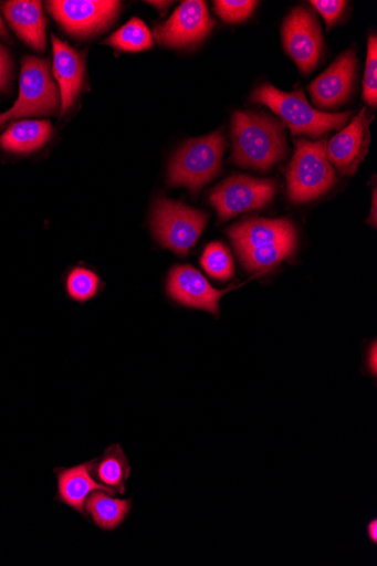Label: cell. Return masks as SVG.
I'll return each mask as SVG.
<instances>
[{
    "label": "cell",
    "instance_id": "44dd1931",
    "mask_svg": "<svg viewBox=\"0 0 377 566\" xmlns=\"http://www.w3.org/2000/svg\"><path fill=\"white\" fill-rule=\"evenodd\" d=\"M105 43L128 51V53H138V51L150 49L154 41L146 24L139 19H133L107 39Z\"/></svg>",
    "mask_w": 377,
    "mask_h": 566
},
{
    "label": "cell",
    "instance_id": "7402d4cb",
    "mask_svg": "<svg viewBox=\"0 0 377 566\" xmlns=\"http://www.w3.org/2000/svg\"><path fill=\"white\" fill-rule=\"evenodd\" d=\"M201 266L213 279L229 280L234 266L230 251L220 242H212L203 251Z\"/></svg>",
    "mask_w": 377,
    "mask_h": 566
},
{
    "label": "cell",
    "instance_id": "3957f363",
    "mask_svg": "<svg viewBox=\"0 0 377 566\" xmlns=\"http://www.w3.org/2000/svg\"><path fill=\"white\" fill-rule=\"evenodd\" d=\"M251 99L271 108L291 128L293 135L305 134L313 138L342 128L352 117V112L327 114L310 106L304 93H285L271 84L259 86Z\"/></svg>",
    "mask_w": 377,
    "mask_h": 566
},
{
    "label": "cell",
    "instance_id": "2e32d148",
    "mask_svg": "<svg viewBox=\"0 0 377 566\" xmlns=\"http://www.w3.org/2000/svg\"><path fill=\"white\" fill-rule=\"evenodd\" d=\"M53 46V73L61 88L62 116L73 106L84 78L85 62L78 51L63 42L55 34L51 35Z\"/></svg>",
    "mask_w": 377,
    "mask_h": 566
},
{
    "label": "cell",
    "instance_id": "6da1fadb",
    "mask_svg": "<svg viewBox=\"0 0 377 566\" xmlns=\"http://www.w3.org/2000/svg\"><path fill=\"white\" fill-rule=\"evenodd\" d=\"M250 272H264L291 256L297 245L296 230L289 220L251 219L228 231Z\"/></svg>",
    "mask_w": 377,
    "mask_h": 566
},
{
    "label": "cell",
    "instance_id": "7c38bea8",
    "mask_svg": "<svg viewBox=\"0 0 377 566\" xmlns=\"http://www.w3.org/2000/svg\"><path fill=\"white\" fill-rule=\"evenodd\" d=\"M233 289H213L203 275L189 265L174 268L168 280V294L172 300L217 317L220 316L221 297Z\"/></svg>",
    "mask_w": 377,
    "mask_h": 566
},
{
    "label": "cell",
    "instance_id": "484cf974",
    "mask_svg": "<svg viewBox=\"0 0 377 566\" xmlns=\"http://www.w3.org/2000/svg\"><path fill=\"white\" fill-rule=\"evenodd\" d=\"M311 4L326 20L331 29L342 15L347 3L342 0H313Z\"/></svg>",
    "mask_w": 377,
    "mask_h": 566
},
{
    "label": "cell",
    "instance_id": "52a82bcc",
    "mask_svg": "<svg viewBox=\"0 0 377 566\" xmlns=\"http://www.w3.org/2000/svg\"><path fill=\"white\" fill-rule=\"evenodd\" d=\"M208 216L174 200H156L151 228L156 240L179 255H187L206 228Z\"/></svg>",
    "mask_w": 377,
    "mask_h": 566
},
{
    "label": "cell",
    "instance_id": "cb8c5ba5",
    "mask_svg": "<svg viewBox=\"0 0 377 566\" xmlns=\"http://www.w3.org/2000/svg\"><path fill=\"white\" fill-rule=\"evenodd\" d=\"M367 49L363 97L367 105L375 108L377 103V40L375 34L369 36Z\"/></svg>",
    "mask_w": 377,
    "mask_h": 566
},
{
    "label": "cell",
    "instance_id": "30bf717a",
    "mask_svg": "<svg viewBox=\"0 0 377 566\" xmlns=\"http://www.w3.org/2000/svg\"><path fill=\"white\" fill-rule=\"evenodd\" d=\"M214 20L210 18L205 2L188 0L182 3L165 24L154 30L157 42L169 48H185L199 43L211 31Z\"/></svg>",
    "mask_w": 377,
    "mask_h": 566
},
{
    "label": "cell",
    "instance_id": "83f0119b",
    "mask_svg": "<svg viewBox=\"0 0 377 566\" xmlns=\"http://www.w3.org/2000/svg\"><path fill=\"white\" fill-rule=\"evenodd\" d=\"M367 367L373 376L377 374V347L376 342H374L367 354Z\"/></svg>",
    "mask_w": 377,
    "mask_h": 566
},
{
    "label": "cell",
    "instance_id": "f1b7e54d",
    "mask_svg": "<svg viewBox=\"0 0 377 566\" xmlns=\"http://www.w3.org/2000/svg\"><path fill=\"white\" fill-rule=\"evenodd\" d=\"M367 537L368 539L376 545L377 543V521L376 520H373L368 525H367Z\"/></svg>",
    "mask_w": 377,
    "mask_h": 566
},
{
    "label": "cell",
    "instance_id": "ba28073f",
    "mask_svg": "<svg viewBox=\"0 0 377 566\" xmlns=\"http://www.w3.org/2000/svg\"><path fill=\"white\" fill-rule=\"evenodd\" d=\"M276 193L275 182L234 176L226 180L210 195V202L222 221L243 212L263 208Z\"/></svg>",
    "mask_w": 377,
    "mask_h": 566
},
{
    "label": "cell",
    "instance_id": "7a4b0ae2",
    "mask_svg": "<svg viewBox=\"0 0 377 566\" xmlns=\"http://www.w3.org/2000/svg\"><path fill=\"white\" fill-rule=\"evenodd\" d=\"M232 139L233 159L243 168L265 171L285 157L284 127L266 116L235 113Z\"/></svg>",
    "mask_w": 377,
    "mask_h": 566
},
{
    "label": "cell",
    "instance_id": "9a60e30c",
    "mask_svg": "<svg viewBox=\"0 0 377 566\" xmlns=\"http://www.w3.org/2000/svg\"><path fill=\"white\" fill-rule=\"evenodd\" d=\"M57 478L56 501L73 509L87 520L85 504L95 491H103L112 495L118 493L98 483L92 474V460L71 469L60 468L55 471Z\"/></svg>",
    "mask_w": 377,
    "mask_h": 566
},
{
    "label": "cell",
    "instance_id": "4dcf8cb0",
    "mask_svg": "<svg viewBox=\"0 0 377 566\" xmlns=\"http://www.w3.org/2000/svg\"><path fill=\"white\" fill-rule=\"evenodd\" d=\"M149 4L159 8L160 10H165L168 8L171 3L170 2H148Z\"/></svg>",
    "mask_w": 377,
    "mask_h": 566
},
{
    "label": "cell",
    "instance_id": "ffe728a7",
    "mask_svg": "<svg viewBox=\"0 0 377 566\" xmlns=\"http://www.w3.org/2000/svg\"><path fill=\"white\" fill-rule=\"evenodd\" d=\"M52 132L51 124L45 120L17 122L0 136V146L15 154L32 153L49 140Z\"/></svg>",
    "mask_w": 377,
    "mask_h": 566
},
{
    "label": "cell",
    "instance_id": "f546056e",
    "mask_svg": "<svg viewBox=\"0 0 377 566\" xmlns=\"http://www.w3.org/2000/svg\"><path fill=\"white\" fill-rule=\"evenodd\" d=\"M373 211H371V219H369V223L371 222V224L374 227H376V190H374V195H373Z\"/></svg>",
    "mask_w": 377,
    "mask_h": 566
},
{
    "label": "cell",
    "instance_id": "5b68a950",
    "mask_svg": "<svg viewBox=\"0 0 377 566\" xmlns=\"http://www.w3.org/2000/svg\"><path fill=\"white\" fill-rule=\"evenodd\" d=\"M227 146L221 132L189 140L170 164L169 185L187 187L196 195L219 175Z\"/></svg>",
    "mask_w": 377,
    "mask_h": 566
},
{
    "label": "cell",
    "instance_id": "ac0fdd59",
    "mask_svg": "<svg viewBox=\"0 0 377 566\" xmlns=\"http://www.w3.org/2000/svg\"><path fill=\"white\" fill-rule=\"evenodd\" d=\"M133 509V499H115L103 492H93L86 501L87 520L104 532H115L122 527Z\"/></svg>",
    "mask_w": 377,
    "mask_h": 566
},
{
    "label": "cell",
    "instance_id": "603a6c76",
    "mask_svg": "<svg viewBox=\"0 0 377 566\" xmlns=\"http://www.w3.org/2000/svg\"><path fill=\"white\" fill-rule=\"evenodd\" d=\"M98 286L100 277L83 268L74 269L66 281L69 295L81 303L92 300L97 294Z\"/></svg>",
    "mask_w": 377,
    "mask_h": 566
},
{
    "label": "cell",
    "instance_id": "277c9868",
    "mask_svg": "<svg viewBox=\"0 0 377 566\" xmlns=\"http://www.w3.org/2000/svg\"><path fill=\"white\" fill-rule=\"evenodd\" d=\"M326 139L295 140L294 158L289 167V196L294 202L313 200L336 184V174L327 157Z\"/></svg>",
    "mask_w": 377,
    "mask_h": 566
},
{
    "label": "cell",
    "instance_id": "4fadbf2b",
    "mask_svg": "<svg viewBox=\"0 0 377 566\" xmlns=\"http://www.w3.org/2000/svg\"><path fill=\"white\" fill-rule=\"evenodd\" d=\"M363 109L343 132L336 135L327 145V157L342 175L352 176L366 157L370 144L369 125Z\"/></svg>",
    "mask_w": 377,
    "mask_h": 566
},
{
    "label": "cell",
    "instance_id": "1f68e13d",
    "mask_svg": "<svg viewBox=\"0 0 377 566\" xmlns=\"http://www.w3.org/2000/svg\"><path fill=\"white\" fill-rule=\"evenodd\" d=\"M0 36L8 38V30L4 25L2 18H0Z\"/></svg>",
    "mask_w": 377,
    "mask_h": 566
},
{
    "label": "cell",
    "instance_id": "9c48e42d",
    "mask_svg": "<svg viewBox=\"0 0 377 566\" xmlns=\"http://www.w3.org/2000/svg\"><path fill=\"white\" fill-rule=\"evenodd\" d=\"M46 8L69 33L84 38L109 27L118 15L121 3L113 0H55L48 2Z\"/></svg>",
    "mask_w": 377,
    "mask_h": 566
},
{
    "label": "cell",
    "instance_id": "d4e9b609",
    "mask_svg": "<svg viewBox=\"0 0 377 566\" xmlns=\"http://www.w3.org/2000/svg\"><path fill=\"white\" fill-rule=\"evenodd\" d=\"M214 12L226 22L238 23L247 20L256 7L252 0H219L214 2Z\"/></svg>",
    "mask_w": 377,
    "mask_h": 566
},
{
    "label": "cell",
    "instance_id": "d6986e66",
    "mask_svg": "<svg viewBox=\"0 0 377 566\" xmlns=\"http://www.w3.org/2000/svg\"><path fill=\"white\" fill-rule=\"evenodd\" d=\"M92 474L94 479L115 490L118 494H126V483L130 478L132 468L128 457L121 444L107 447L97 458L92 459Z\"/></svg>",
    "mask_w": 377,
    "mask_h": 566
},
{
    "label": "cell",
    "instance_id": "4316f807",
    "mask_svg": "<svg viewBox=\"0 0 377 566\" xmlns=\"http://www.w3.org/2000/svg\"><path fill=\"white\" fill-rule=\"evenodd\" d=\"M12 63L9 51L0 44V91H7L10 86Z\"/></svg>",
    "mask_w": 377,
    "mask_h": 566
},
{
    "label": "cell",
    "instance_id": "5bb4252c",
    "mask_svg": "<svg viewBox=\"0 0 377 566\" xmlns=\"http://www.w3.org/2000/svg\"><path fill=\"white\" fill-rule=\"evenodd\" d=\"M356 67L354 51L348 50L321 74L308 87L315 106L322 109L341 107L352 94Z\"/></svg>",
    "mask_w": 377,
    "mask_h": 566
},
{
    "label": "cell",
    "instance_id": "8992f818",
    "mask_svg": "<svg viewBox=\"0 0 377 566\" xmlns=\"http://www.w3.org/2000/svg\"><path fill=\"white\" fill-rule=\"evenodd\" d=\"M60 105V91L51 77L49 61L28 56L22 62L19 98L9 112L0 114V129L20 118L56 114Z\"/></svg>",
    "mask_w": 377,
    "mask_h": 566
},
{
    "label": "cell",
    "instance_id": "e0dca14e",
    "mask_svg": "<svg viewBox=\"0 0 377 566\" xmlns=\"http://www.w3.org/2000/svg\"><path fill=\"white\" fill-rule=\"evenodd\" d=\"M4 15L18 36L36 51L46 45V20L42 3L32 0H12L3 8Z\"/></svg>",
    "mask_w": 377,
    "mask_h": 566
},
{
    "label": "cell",
    "instance_id": "8fae6325",
    "mask_svg": "<svg viewBox=\"0 0 377 566\" xmlns=\"http://www.w3.org/2000/svg\"><path fill=\"white\" fill-rule=\"evenodd\" d=\"M283 40L287 54L301 72L311 73L322 51L321 28L316 18L301 8L293 10L284 22Z\"/></svg>",
    "mask_w": 377,
    "mask_h": 566
}]
</instances>
